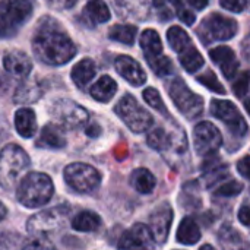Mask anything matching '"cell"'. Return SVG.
Here are the masks:
<instances>
[{
	"label": "cell",
	"instance_id": "60d3db41",
	"mask_svg": "<svg viewBox=\"0 0 250 250\" xmlns=\"http://www.w3.org/2000/svg\"><path fill=\"white\" fill-rule=\"evenodd\" d=\"M21 237L15 236V234H4L0 237V248L3 249H9V248H21V245L18 243Z\"/></svg>",
	"mask_w": 250,
	"mask_h": 250
},
{
	"label": "cell",
	"instance_id": "9c48e42d",
	"mask_svg": "<svg viewBox=\"0 0 250 250\" xmlns=\"http://www.w3.org/2000/svg\"><path fill=\"white\" fill-rule=\"evenodd\" d=\"M64 180L69 188L79 193H91L94 192L101 182L100 173L88 164L83 163H73L69 164L63 171Z\"/></svg>",
	"mask_w": 250,
	"mask_h": 250
},
{
	"label": "cell",
	"instance_id": "8d00e7d4",
	"mask_svg": "<svg viewBox=\"0 0 250 250\" xmlns=\"http://www.w3.org/2000/svg\"><path fill=\"white\" fill-rule=\"evenodd\" d=\"M220 240L223 242L224 246H233V245H239L242 242V236L234 231L230 226H224L221 233H220Z\"/></svg>",
	"mask_w": 250,
	"mask_h": 250
},
{
	"label": "cell",
	"instance_id": "7c38bea8",
	"mask_svg": "<svg viewBox=\"0 0 250 250\" xmlns=\"http://www.w3.org/2000/svg\"><path fill=\"white\" fill-rule=\"evenodd\" d=\"M223 145V135L211 122H201L193 129V146L201 157L215 154Z\"/></svg>",
	"mask_w": 250,
	"mask_h": 250
},
{
	"label": "cell",
	"instance_id": "44dd1931",
	"mask_svg": "<svg viewBox=\"0 0 250 250\" xmlns=\"http://www.w3.org/2000/svg\"><path fill=\"white\" fill-rule=\"evenodd\" d=\"M117 92V83L113 78L104 75L101 76L89 89L91 97L98 103H108Z\"/></svg>",
	"mask_w": 250,
	"mask_h": 250
},
{
	"label": "cell",
	"instance_id": "30bf717a",
	"mask_svg": "<svg viewBox=\"0 0 250 250\" xmlns=\"http://www.w3.org/2000/svg\"><path fill=\"white\" fill-rule=\"evenodd\" d=\"M239 25L234 19L223 16L221 13H212L207 19L202 21L199 28V35L202 41H227L231 40L237 34Z\"/></svg>",
	"mask_w": 250,
	"mask_h": 250
},
{
	"label": "cell",
	"instance_id": "4316f807",
	"mask_svg": "<svg viewBox=\"0 0 250 250\" xmlns=\"http://www.w3.org/2000/svg\"><path fill=\"white\" fill-rule=\"evenodd\" d=\"M167 40H168L170 47L177 53V56L182 54V53H185V51L189 50L190 47H193L189 34H188L183 28L176 26V25L171 26V28L167 31Z\"/></svg>",
	"mask_w": 250,
	"mask_h": 250
},
{
	"label": "cell",
	"instance_id": "74e56055",
	"mask_svg": "<svg viewBox=\"0 0 250 250\" xmlns=\"http://www.w3.org/2000/svg\"><path fill=\"white\" fill-rule=\"evenodd\" d=\"M233 91L239 98H245L248 95L249 91V72H243V75L234 82L233 85Z\"/></svg>",
	"mask_w": 250,
	"mask_h": 250
},
{
	"label": "cell",
	"instance_id": "277c9868",
	"mask_svg": "<svg viewBox=\"0 0 250 250\" xmlns=\"http://www.w3.org/2000/svg\"><path fill=\"white\" fill-rule=\"evenodd\" d=\"M32 15L29 0H1L0 1V38H10L28 22Z\"/></svg>",
	"mask_w": 250,
	"mask_h": 250
},
{
	"label": "cell",
	"instance_id": "52a82bcc",
	"mask_svg": "<svg viewBox=\"0 0 250 250\" xmlns=\"http://www.w3.org/2000/svg\"><path fill=\"white\" fill-rule=\"evenodd\" d=\"M53 119L57 122L60 127H64L67 130H75L88 123L89 114L86 108H83L81 104L72 101V100H57L53 103L50 110Z\"/></svg>",
	"mask_w": 250,
	"mask_h": 250
},
{
	"label": "cell",
	"instance_id": "5bb4252c",
	"mask_svg": "<svg viewBox=\"0 0 250 250\" xmlns=\"http://www.w3.org/2000/svg\"><path fill=\"white\" fill-rule=\"evenodd\" d=\"M119 248L122 249H152L154 240L149 229L144 224H135L132 229L123 233L119 240Z\"/></svg>",
	"mask_w": 250,
	"mask_h": 250
},
{
	"label": "cell",
	"instance_id": "7a4b0ae2",
	"mask_svg": "<svg viewBox=\"0 0 250 250\" xmlns=\"http://www.w3.org/2000/svg\"><path fill=\"white\" fill-rule=\"evenodd\" d=\"M54 185L44 173L25 174L16 188V199L26 208H40L53 198Z\"/></svg>",
	"mask_w": 250,
	"mask_h": 250
},
{
	"label": "cell",
	"instance_id": "c3c4849f",
	"mask_svg": "<svg viewBox=\"0 0 250 250\" xmlns=\"http://www.w3.org/2000/svg\"><path fill=\"white\" fill-rule=\"evenodd\" d=\"M6 214H7V209H6V207L0 202V221L6 218Z\"/></svg>",
	"mask_w": 250,
	"mask_h": 250
},
{
	"label": "cell",
	"instance_id": "603a6c76",
	"mask_svg": "<svg viewBox=\"0 0 250 250\" xmlns=\"http://www.w3.org/2000/svg\"><path fill=\"white\" fill-rule=\"evenodd\" d=\"M130 185L138 193L149 195L157 186V179L148 168H136L130 176Z\"/></svg>",
	"mask_w": 250,
	"mask_h": 250
},
{
	"label": "cell",
	"instance_id": "83f0119b",
	"mask_svg": "<svg viewBox=\"0 0 250 250\" xmlns=\"http://www.w3.org/2000/svg\"><path fill=\"white\" fill-rule=\"evenodd\" d=\"M182 136H183V132H180V136H179V138H171V136L166 132V129L158 127V129H154V130L148 135V145H149L152 149L166 152V151L171 149L173 145H174Z\"/></svg>",
	"mask_w": 250,
	"mask_h": 250
},
{
	"label": "cell",
	"instance_id": "4fadbf2b",
	"mask_svg": "<svg viewBox=\"0 0 250 250\" xmlns=\"http://www.w3.org/2000/svg\"><path fill=\"white\" fill-rule=\"evenodd\" d=\"M171 223H173V208L167 202L161 204L151 212L148 229H149L154 243H158V245L166 243V240L168 239Z\"/></svg>",
	"mask_w": 250,
	"mask_h": 250
},
{
	"label": "cell",
	"instance_id": "8992f818",
	"mask_svg": "<svg viewBox=\"0 0 250 250\" xmlns=\"http://www.w3.org/2000/svg\"><path fill=\"white\" fill-rule=\"evenodd\" d=\"M116 114L135 133H144L152 126V116L132 95H125L114 107Z\"/></svg>",
	"mask_w": 250,
	"mask_h": 250
},
{
	"label": "cell",
	"instance_id": "836d02e7",
	"mask_svg": "<svg viewBox=\"0 0 250 250\" xmlns=\"http://www.w3.org/2000/svg\"><path fill=\"white\" fill-rule=\"evenodd\" d=\"M142 95H144L145 103H146L151 108L157 110V111H158L160 114H163L164 117H168L167 107H166V104H164V101H163L160 92H158L155 88H146V89L144 91Z\"/></svg>",
	"mask_w": 250,
	"mask_h": 250
},
{
	"label": "cell",
	"instance_id": "ffe728a7",
	"mask_svg": "<svg viewBox=\"0 0 250 250\" xmlns=\"http://www.w3.org/2000/svg\"><path fill=\"white\" fill-rule=\"evenodd\" d=\"M82 16L91 25L104 23L111 18L110 9H108V6L105 4L104 0H89L86 3V6L83 7V10H82Z\"/></svg>",
	"mask_w": 250,
	"mask_h": 250
},
{
	"label": "cell",
	"instance_id": "6da1fadb",
	"mask_svg": "<svg viewBox=\"0 0 250 250\" xmlns=\"http://www.w3.org/2000/svg\"><path fill=\"white\" fill-rule=\"evenodd\" d=\"M32 48L37 59L50 66L66 64L76 54V47L70 37L53 19H45L38 26Z\"/></svg>",
	"mask_w": 250,
	"mask_h": 250
},
{
	"label": "cell",
	"instance_id": "1f68e13d",
	"mask_svg": "<svg viewBox=\"0 0 250 250\" xmlns=\"http://www.w3.org/2000/svg\"><path fill=\"white\" fill-rule=\"evenodd\" d=\"M179 60H180V64L183 66V69L189 73L198 72L205 63L202 54L198 51V48L195 45L190 47L189 50H186L185 53L179 54Z\"/></svg>",
	"mask_w": 250,
	"mask_h": 250
},
{
	"label": "cell",
	"instance_id": "e575fe53",
	"mask_svg": "<svg viewBox=\"0 0 250 250\" xmlns=\"http://www.w3.org/2000/svg\"><path fill=\"white\" fill-rule=\"evenodd\" d=\"M198 82L202 83L204 86H207L209 91L224 95L226 94V88L223 86V83L218 81V78L215 76V73L212 70H207L205 73H202L201 76H198Z\"/></svg>",
	"mask_w": 250,
	"mask_h": 250
},
{
	"label": "cell",
	"instance_id": "ac0fdd59",
	"mask_svg": "<svg viewBox=\"0 0 250 250\" xmlns=\"http://www.w3.org/2000/svg\"><path fill=\"white\" fill-rule=\"evenodd\" d=\"M37 146L44 149H62L66 146V139L63 138L62 130L57 125H45L41 129Z\"/></svg>",
	"mask_w": 250,
	"mask_h": 250
},
{
	"label": "cell",
	"instance_id": "f6af8a7d",
	"mask_svg": "<svg viewBox=\"0 0 250 250\" xmlns=\"http://www.w3.org/2000/svg\"><path fill=\"white\" fill-rule=\"evenodd\" d=\"M179 18L186 25H192L195 22V15L192 13V10H188V9H179Z\"/></svg>",
	"mask_w": 250,
	"mask_h": 250
},
{
	"label": "cell",
	"instance_id": "e0dca14e",
	"mask_svg": "<svg viewBox=\"0 0 250 250\" xmlns=\"http://www.w3.org/2000/svg\"><path fill=\"white\" fill-rule=\"evenodd\" d=\"M209 57L215 64H218V67L221 69L223 75L227 79H231L237 73L239 60H237L234 51L230 47H226V45L215 47V48H212L209 51Z\"/></svg>",
	"mask_w": 250,
	"mask_h": 250
},
{
	"label": "cell",
	"instance_id": "ba28073f",
	"mask_svg": "<svg viewBox=\"0 0 250 250\" xmlns=\"http://www.w3.org/2000/svg\"><path fill=\"white\" fill-rule=\"evenodd\" d=\"M69 214H70V208L64 205L41 211L28 220L26 230L32 236H45L63 227Z\"/></svg>",
	"mask_w": 250,
	"mask_h": 250
},
{
	"label": "cell",
	"instance_id": "d590c367",
	"mask_svg": "<svg viewBox=\"0 0 250 250\" xmlns=\"http://www.w3.org/2000/svg\"><path fill=\"white\" fill-rule=\"evenodd\" d=\"M243 190V185L237 180H230L223 183L217 190H215V196L217 198H234L237 195H240Z\"/></svg>",
	"mask_w": 250,
	"mask_h": 250
},
{
	"label": "cell",
	"instance_id": "2e32d148",
	"mask_svg": "<svg viewBox=\"0 0 250 250\" xmlns=\"http://www.w3.org/2000/svg\"><path fill=\"white\" fill-rule=\"evenodd\" d=\"M3 67L9 75L18 79H26L32 70V62L23 51L15 50V51H9L4 54Z\"/></svg>",
	"mask_w": 250,
	"mask_h": 250
},
{
	"label": "cell",
	"instance_id": "7402d4cb",
	"mask_svg": "<svg viewBox=\"0 0 250 250\" xmlns=\"http://www.w3.org/2000/svg\"><path fill=\"white\" fill-rule=\"evenodd\" d=\"M97 73V66L94 60L91 59H83L79 63H76L72 69V81L76 83L78 88L83 89L95 76Z\"/></svg>",
	"mask_w": 250,
	"mask_h": 250
},
{
	"label": "cell",
	"instance_id": "7bdbcfd3",
	"mask_svg": "<svg viewBox=\"0 0 250 250\" xmlns=\"http://www.w3.org/2000/svg\"><path fill=\"white\" fill-rule=\"evenodd\" d=\"M239 221L245 226V227H249L250 226V208L248 204H245L240 211H239Z\"/></svg>",
	"mask_w": 250,
	"mask_h": 250
},
{
	"label": "cell",
	"instance_id": "bcb514c9",
	"mask_svg": "<svg viewBox=\"0 0 250 250\" xmlns=\"http://www.w3.org/2000/svg\"><path fill=\"white\" fill-rule=\"evenodd\" d=\"M85 132H86V135H88L89 138H98L100 133H101V127H100L98 125H95V123H89V125L86 126Z\"/></svg>",
	"mask_w": 250,
	"mask_h": 250
},
{
	"label": "cell",
	"instance_id": "f546056e",
	"mask_svg": "<svg viewBox=\"0 0 250 250\" xmlns=\"http://www.w3.org/2000/svg\"><path fill=\"white\" fill-rule=\"evenodd\" d=\"M41 95H42V89L40 83L26 81L18 86L15 92V101L19 104H31V103H35Z\"/></svg>",
	"mask_w": 250,
	"mask_h": 250
},
{
	"label": "cell",
	"instance_id": "b9f144b4",
	"mask_svg": "<svg viewBox=\"0 0 250 250\" xmlns=\"http://www.w3.org/2000/svg\"><path fill=\"white\" fill-rule=\"evenodd\" d=\"M23 249H48L51 248L50 243H45L44 239H32L31 242H26L22 245Z\"/></svg>",
	"mask_w": 250,
	"mask_h": 250
},
{
	"label": "cell",
	"instance_id": "8fae6325",
	"mask_svg": "<svg viewBox=\"0 0 250 250\" xmlns=\"http://www.w3.org/2000/svg\"><path fill=\"white\" fill-rule=\"evenodd\" d=\"M211 113L220 119L234 136H245L248 133V123L237 107L229 100H212Z\"/></svg>",
	"mask_w": 250,
	"mask_h": 250
},
{
	"label": "cell",
	"instance_id": "484cf974",
	"mask_svg": "<svg viewBox=\"0 0 250 250\" xmlns=\"http://www.w3.org/2000/svg\"><path fill=\"white\" fill-rule=\"evenodd\" d=\"M103 221L100 215L92 211H82L72 220V229L81 233H92L101 227Z\"/></svg>",
	"mask_w": 250,
	"mask_h": 250
},
{
	"label": "cell",
	"instance_id": "cb8c5ba5",
	"mask_svg": "<svg viewBox=\"0 0 250 250\" xmlns=\"http://www.w3.org/2000/svg\"><path fill=\"white\" fill-rule=\"evenodd\" d=\"M202 171L208 180V186L223 180L229 174V166H226L217 155H208V160L202 166Z\"/></svg>",
	"mask_w": 250,
	"mask_h": 250
},
{
	"label": "cell",
	"instance_id": "4dcf8cb0",
	"mask_svg": "<svg viewBox=\"0 0 250 250\" xmlns=\"http://www.w3.org/2000/svg\"><path fill=\"white\" fill-rule=\"evenodd\" d=\"M136 34L138 28L135 25H114L108 31V38L125 45H132L135 42Z\"/></svg>",
	"mask_w": 250,
	"mask_h": 250
},
{
	"label": "cell",
	"instance_id": "d4e9b609",
	"mask_svg": "<svg viewBox=\"0 0 250 250\" xmlns=\"http://www.w3.org/2000/svg\"><path fill=\"white\" fill-rule=\"evenodd\" d=\"M201 240V229L190 217L182 220L177 230V242L185 246H192Z\"/></svg>",
	"mask_w": 250,
	"mask_h": 250
},
{
	"label": "cell",
	"instance_id": "ab89813d",
	"mask_svg": "<svg viewBox=\"0 0 250 250\" xmlns=\"http://www.w3.org/2000/svg\"><path fill=\"white\" fill-rule=\"evenodd\" d=\"M154 6L157 9V15L160 16V19L163 22L166 21H170L173 18V13L171 10L168 9V4L166 3V0H154Z\"/></svg>",
	"mask_w": 250,
	"mask_h": 250
},
{
	"label": "cell",
	"instance_id": "f35d334b",
	"mask_svg": "<svg viewBox=\"0 0 250 250\" xmlns=\"http://www.w3.org/2000/svg\"><path fill=\"white\" fill-rule=\"evenodd\" d=\"M221 7L233 13H242L248 7V0H220Z\"/></svg>",
	"mask_w": 250,
	"mask_h": 250
},
{
	"label": "cell",
	"instance_id": "5b68a950",
	"mask_svg": "<svg viewBox=\"0 0 250 250\" xmlns=\"http://www.w3.org/2000/svg\"><path fill=\"white\" fill-rule=\"evenodd\" d=\"M167 92L186 119L193 120L204 113V98L195 94L192 89H189V86L183 81H171L167 85Z\"/></svg>",
	"mask_w": 250,
	"mask_h": 250
},
{
	"label": "cell",
	"instance_id": "3957f363",
	"mask_svg": "<svg viewBox=\"0 0 250 250\" xmlns=\"http://www.w3.org/2000/svg\"><path fill=\"white\" fill-rule=\"evenodd\" d=\"M29 166L31 160L23 148L15 144L6 145L0 152V186L6 190L15 189Z\"/></svg>",
	"mask_w": 250,
	"mask_h": 250
},
{
	"label": "cell",
	"instance_id": "9a60e30c",
	"mask_svg": "<svg viewBox=\"0 0 250 250\" xmlns=\"http://www.w3.org/2000/svg\"><path fill=\"white\" fill-rule=\"evenodd\" d=\"M117 73L135 86H142L146 82V73L142 66L129 56H119L114 62Z\"/></svg>",
	"mask_w": 250,
	"mask_h": 250
},
{
	"label": "cell",
	"instance_id": "f1b7e54d",
	"mask_svg": "<svg viewBox=\"0 0 250 250\" xmlns=\"http://www.w3.org/2000/svg\"><path fill=\"white\" fill-rule=\"evenodd\" d=\"M141 47L144 50L145 59L163 54V42L155 29H145L141 35Z\"/></svg>",
	"mask_w": 250,
	"mask_h": 250
},
{
	"label": "cell",
	"instance_id": "d6986e66",
	"mask_svg": "<svg viewBox=\"0 0 250 250\" xmlns=\"http://www.w3.org/2000/svg\"><path fill=\"white\" fill-rule=\"evenodd\" d=\"M15 127L22 138H32L37 133V116L31 108H21L15 113Z\"/></svg>",
	"mask_w": 250,
	"mask_h": 250
},
{
	"label": "cell",
	"instance_id": "ee69618b",
	"mask_svg": "<svg viewBox=\"0 0 250 250\" xmlns=\"http://www.w3.org/2000/svg\"><path fill=\"white\" fill-rule=\"evenodd\" d=\"M237 170H239V173H240L245 179H249V155H245V157L237 163Z\"/></svg>",
	"mask_w": 250,
	"mask_h": 250
},
{
	"label": "cell",
	"instance_id": "7dc6e473",
	"mask_svg": "<svg viewBox=\"0 0 250 250\" xmlns=\"http://www.w3.org/2000/svg\"><path fill=\"white\" fill-rule=\"evenodd\" d=\"M188 3L196 10H204L208 4V0H188Z\"/></svg>",
	"mask_w": 250,
	"mask_h": 250
},
{
	"label": "cell",
	"instance_id": "681fc988",
	"mask_svg": "<svg viewBox=\"0 0 250 250\" xmlns=\"http://www.w3.org/2000/svg\"><path fill=\"white\" fill-rule=\"evenodd\" d=\"M76 1H78V0H66V7H70V6H73Z\"/></svg>",
	"mask_w": 250,
	"mask_h": 250
},
{
	"label": "cell",
	"instance_id": "d6a6232c",
	"mask_svg": "<svg viewBox=\"0 0 250 250\" xmlns=\"http://www.w3.org/2000/svg\"><path fill=\"white\" fill-rule=\"evenodd\" d=\"M146 62H148L149 67L158 76H168V75L173 73V63L164 54H158V56H154V57H148Z\"/></svg>",
	"mask_w": 250,
	"mask_h": 250
}]
</instances>
